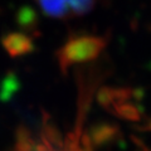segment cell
<instances>
[{
    "label": "cell",
    "instance_id": "obj_3",
    "mask_svg": "<svg viewBox=\"0 0 151 151\" xmlns=\"http://www.w3.org/2000/svg\"><path fill=\"white\" fill-rule=\"evenodd\" d=\"M1 44L6 53L13 58L23 57L34 50L33 39L25 33L20 32H13L5 34L1 38Z\"/></svg>",
    "mask_w": 151,
    "mask_h": 151
},
{
    "label": "cell",
    "instance_id": "obj_2",
    "mask_svg": "<svg viewBox=\"0 0 151 151\" xmlns=\"http://www.w3.org/2000/svg\"><path fill=\"white\" fill-rule=\"evenodd\" d=\"M47 15L53 18H69L87 13L94 0H38Z\"/></svg>",
    "mask_w": 151,
    "mask_h": 151
},
{
    "label": "cell",
    "instance_id": "obj_4",
    "mask_svg": "<svg viewBox=\"0 0 151 151\" xmlns=\"http://www.w3.org/2000/svg\"><path fill=\"white\" fill-rule=\"evenodd\" d=\"M17 24L27 33H32L34 35H39L38 28H39V18L38 14L30 6H22L17 13Z\"/></svg>",
    "mask_w": 151,
    "mask_h": 151
},
{
    "label": "cell",
    "instance_id": "obj_1",
    "mask_svg": "<svg viewBox=\"0 0 151 151\" xmlns=\"http://www.w3.org/2000/svg\"><path fill=\"white\" fill-rule=\"evenodd\" d=\"M105 48V39L94 35L72 37L57 52V60L63 73L74 64L84 63L97 58Z\"/></svg>",
    "mask_w": 151,
    "mask_h": 151
}]
</instances>
